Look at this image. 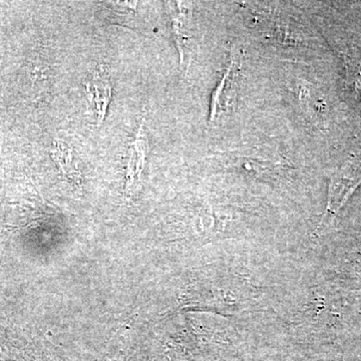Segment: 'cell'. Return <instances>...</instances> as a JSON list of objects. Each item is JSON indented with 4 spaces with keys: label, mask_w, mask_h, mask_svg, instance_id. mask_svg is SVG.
<instances>
[{
    "label": "cell",
    "mask_w": 361,
    "mask_h": 361,
    "mask_svg": "<svg viewBox=\"0 0 361 361\" xmlns=\"http://www.w3.org/2000/svg\"><path fill=\"white\" fill-rule=\"evenodd\" d=\"M147 140L146 135L142 133V128H140L139 134L135 140L134 145L130 149V157L128 164L127 189L135 183V178L140 177L142 168H144L145 159H146Z\"/></svg>",
    "instance_id": "4"
},
{
    "label": "cell",
    "mask_w": 361,
    "mask_h": 361,
    "mask_svg": "<svg viewBox=\"0 0 361 361\" xmlns=\"http://www.w3.org/2000/svg\"><path fill=\"white\" fill-rule=\"evenodd\" d=\"M70 151L65 149L63 147L54 149V159L59 164L63 172L70 178L77 175L78 171L73 167V158H71Z\"/></svg>",
    "instance_id": "9"
},
{
    "label": "cell",
    "mask_w": 361,
    "mask_h": 361,
    "mask_svg": "<svg viewBox=\"0 0 361 361\" xmlns=\"http://www.w3.org/2000/svg\"><path fill=\"white\" fill-rule=\"evenodd\" d=\"M241 66V49L232 47L229 63L219 84L213 92L212 102H211V122L220 118L221 116L230 113L235 108Z\"/></svg>",
    "instance_id": "2"
},
{
    "label": "cell",
    "mask_w": 361,
    "mask_h": 361,
    "mask_svg": "<svg viewBox=\"0 0 361 361\" xmlns=\"http://www.w3.org/2000/svg\"><path fill=\"white\" fill-rule=\"evenodd\" d=\"M87 96L97 109V121L103 122L111 99V85L103 71H97L92 82L87 85Z\"/></svg>",
    "instance_id": "3"
},
{
    "label": "cell",
    "mask_w": 361,
    "mask_h": 361,
    "mask_svg": "<svg viewBox=\"0 0 361 361\" xmlns=\"http://www.w3.org/2000/svg\"><path fill=\"white\" fill-rule=\"evenodd\" d=\"M270 35L283 44H297L306 42L302 32L281 18L275 20V25L270 28Z\"/></svg>",
    "instance_id": "5"
},
{
    "label": "cell",
    "mask_w": 361,
    "mask_h": 361,
    "mask_svg": "<svg viewBox=\"0 0 361 361\" xmlns=\"http://www.w3.org/2000/svg\"><path fill=\"white\" fill-rule=\"evenodd\" d=\"M0 361H30L23 348L11 337L0 334Z\"/></svg>",
    "instance_id": "6"
},
{
    "label": "cell",
    "mask_w": 361,
    "mask_h": 361,
    "mask_svg": "<svg viewBox=\"0 0 361 361\" xmlns=\"http://www.w3.org/2000/svg\"><path fill=\"white\" fill-rule=\"evenodd\" d=\"M173 18V32H174L176 44H177L178 51L180 56V63H184L186 59L187 54V35H185L184 23H183V11H179V14L176 13L175 11H171Z\"/></svg>",
    "instance_id": "7"
},
{
    "label": "cell",
    "mask_w": 361,
    "mask_h": 361,
    "mask_svg": "<svg viewBox=\"0 0 361 361\" xmlns=\"http://www.w3.org/2000/svg\"><path fill=\"white\" fill-rule=\"evenodd\" d=\"M360 184L361 175L353 161H349L330 177L326 209L317 230L336 217Z\"/></svg>",
    "instance_id": "1"
},
{
    "label": "cell",
    "mask_w": 361,
    "mask_h": 361,
    "mask_svg": "<svg viewBox=\"0 0 361 361\" xmlns=\"http://www.w3.org/2000/svg\"><path fill=\"white\" fill-rule=\"evenodd\" d=\"M348 82L355 92L356 97L361 101V66L348 56H344Z\"/></svg>",
    "instance_id": "8"
}]
</instances>
